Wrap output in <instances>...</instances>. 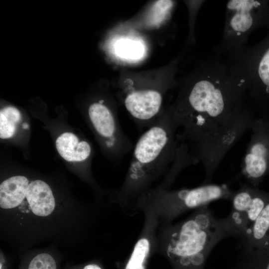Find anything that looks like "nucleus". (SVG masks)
Instances as JSON below:
<instances>
[{
    "label": "nucleus",
    "instance_id": "f257e3e1",
    "mask_svg": "<svg viewBox=\"0 0 269 269\" xmlns=\"http://www.w3.org/2000/svg\"><path fill=\"white\" fill-rule=\"evenodd\" d=\"M247 84L221 57L206 59L171 111L178 143L209 183L222 159L255 120Z\"/></svg>",
    "mask_w": 269,
    "mask_h": 269
},
{
    "label": "nucleus",
    "instance_id": "f03ea898",
    "mask_svg": "<svg viewBox=\"0 0 269 269\" xmlns=\"http://www.w3.org/2000/svg\"><path fill=\"white\" fill-rule=\"evenodd\" d=\"M230 237L242 240L244 235L230 214L218 218L207 205L178 223L159 225L156 254L164 256L172 269H205L213 248Z\"/></svg>",
    "mask_w": 269,
    "mask_h": 269
},
{
    "label": "nucleus",
    "instance_id": "7ed1b4c3",
    "mask_svg": "<svg viewBox=\"0 0 269 269\" xmlns=\"http://www.w3.org/2000/svg\"><path fill=\"white\" fill-rule=\"evenodd\" d=\"M178 148L170 112L160 115L138 139L125 180L113 194V201L126 214H136L138 199L167 174Z\"/></svg>",
    "mask_w": 269,
    "mask_h": 269
},
{
    "label": "nucleus",
    "instance_id": "20e7f679",
    "mask_svg": "<svg viewBox=\"0 0 269 269\" xmlns=\"http://www.w3.org/2000/svg\"><path fill=\"white\" fill-rule=\"evenodd\" d=\"M234 191L225 184H203L193 188L177 190L155 186L139 198L135 204V212L154 217L159 225L170 224L188 211L209 205L217 200H231Z\"/></svg>",
    "mask_w": 269,
    "mask_h": 269
},
{
    "label": "nucleus",
    "instance_id": "39448f33",
    "mask_svg": "<svg viewBox=\"0 0 269 269\" xmlns=\"http://www.w3.org/2000/svg\"><path fill=\"white\" fill-rule=\"evenodd\" d=\"M264 27L269 29V0H228L222 39L214 50L216 56L246 45L250 34Z\"/></svg>",
    "mask_w": 269,
    "mask_h": 269
},
{
    "label": "nucleus",
    "instance_id": "423d86ee",
    "mask_svg": "<svg viewBox=\"0 0 269 269\" xmlns=\"http://www.w3.org/2000/svg\"><path fill=\"white\" fill-rule=\"evenodd\" d=\"M225 55L227 62L245 81L250 100L261 103L269 100V33L253 46L245 45Z\"/></svg>",
    "mask_w": 269,
    "mask_h": 269
},
{
    "label": "nucleus",
    "instance_id": "0eeeda50",
    "mask_svg": "<svg viewBox=\"0 0 269 269\" xmlns=\"http://www.w3.org/2000/svg\"><path fill=\"white\" fill-rule=\"evenodd\" d=\"M1 209L29 214L35 218H46L54 212L56 201L49 185L41 180L29 182L22 177L14 194L0 200Z\"/></svg>",
    "mask_w": 269,
    "mask_h": 269
},
{
    "label": "nucleus",
    "instance_id": "6e6552de",
    "mask_svg": "<svg viewBox=\"0 0 269 269\" xmlns=\"http://www.w3.org/2000/svg\"><path fill=\"white\" fill-rule=\"evenodd\" d=\"M253 135L247 147L241 165V175L255 186L269 169V129L262 121L255 120Z\"/></svg>",
    "mask_w": 269,
    "mask_h": 269
},
{
    "label": "nucleus",
    "instance_id": "1a4fd4ad",
    "mask_svg": "<svg viewBox=\"0 0 269 269\" xmlns=\"http://www.w3.org/2000/svg\"><path fill=\"white\" fill-rule=\"evenodd\" d=\"M231 200L232 209L229 214L243 232L244 239L249 229L269 203V194L247 183H241L239 188L234 191Z\"/></svg>",
    "mask_w": 269,
    "mask_h": 269
},
{
    "label": "nucleus",
    "instance_id": "9d476101",
    "mask_svg": "<svg viewBox=\"0 0 269 269\" xmlns=\"http://www.w3.org/2000/svg\"><path fill=\"white\" fill-rule=\"evenodd\" d=\"M129 90L124 99L126 108L138 128H148L160 116L161 93L151 89Z\"/></svg>",
    "mask_w": 269,
    "mask_h": 269
},
{
    "label": "nucleus",
    "instance_id": "9b49d317",
    "mask_svg": "<svg viewBox=\"0 0 269 269\" xmlns=\"http://www.w3.org/2000/svg\"><path fill=\"white\" fill-rule=\"evenodd\" d=\"M159 225L156 218L150 215H144L142 229L121 269H146L150 258L156 254Z\"/></svg>",
    "mask_w": 269,
    "mask_h": 269
},
{
    "label": "nucleus",
    "instance_id": "f8f14e48",
    "mask_svg": "<svg viewBox=\"0 0 269 269\" xmlns=\"http://www.w3.org/2000/svg\"><path fill=\"white\" fill-rule=\"evenodd\" d=\"M57 150L65 160L68 161H82L87 159L91 153V147L86 141L79 140L71 133H64L56 139Z\"/></svg>",
    "mask_w": 269,
    "mask_h": 269
},
{
    "label": "nucleus",
    "instance_id": "ddd939ff",
    "mask_svg": "<svg viewBox=\"0 0 269 269\" xmlns=\"http://www.w3.org/2000/svg\"><path fill=\"white\" fill-rule=\"evenodd\" d=\"M21 120L19 110L12 106L3 108L0 112V137L2 139L12 137Z\"/></svg>",
    "mask_w": 269,
    "mask_h": 269
},
{
    "label": "nucleus",
    "instance_id": "4468645a",
    "mask_svg": "<svg viewBox=\"0 0 269 269\" xmlns=\"http://www.w3.org/2000/svg\"><path fill=\"white\" fill-rule=\"evenodd\" d=\"M115 49L119 56L129 59H135L141 57L144 50L141 43L128 39L118 40L115 44Z\"/></svg>",
    "mask_w": 269,
    "mask_h": 269
},
{
    "label": "nucleus",
    "instance_id": "2eb2a0df",
    "mask_svg": "<svg viewBox=\"0 0 269 269\" xmlns=\"http://www.w3.org/2000/svg\"><path fill=\"white\" fill-rule=\"evenodd\" d=\"M57 263L55 258L46 253H40L28 262L26 269H57Z\"/></svg>",
    "mask_w": 269,
    "mask_h": 269
},
{
    "label": "nucleus",
    "instance_id": "dca6fc26",
    "mask_svg": "<svg viewBox=\"0 0 269 269\" xmlns=\"http://www.w3.org/2000/svg\"><path fill=\"white\" fill-rule=\"evenodd\" d=\"M174 5L172 0H158L154 4L151 16V22L155 24L168 18Z\"/></svg>",
    "mask_w": 269,
    "mask_h": 269
},
{
    "label": "nucleus",
    "instance_id": "f3484780",
    "mask_svg": "<svg viewBox=\"0 0 269 269\" xmlns=\"http://www.w3.org/2000/svg\"><path fill=\"white\" fill-rule=\"evenodd\" d=\"M75 269H103V268L97 263H90Z\"/></svg>",
    "mask_w": 269,
    "mask_h": 269
},
{
    "label": "nucleus",
    "instance_id": "a211bd4d",
    "mask_svg": "<svg viewBox=\"0 0 269 269\" xmlns=\"http://www.w3.org/2000/svg\"><path fill=\"white\" fill-rule=\"evenodd\" d=\"M22 126H23V128L25 129H26L28 128V127H29V126H28V124H27V123L23 124Z\"/></svg>",
    "mask_w": 269,
    "mask_h": 269
}]
</instances>
